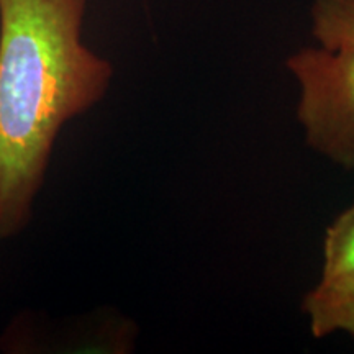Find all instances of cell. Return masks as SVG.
I'll return each instance as SVG.
<instances>
[{
  "mask_svg": "<svg viewBox=\"0 0 354 354\" xmlns=\"http://www.w3.org/2000/svg\"><path fill=\"white\" fill-rule=\"evenodd\" d=\"M86 8L0 0V240L30 223L61 130L112 82V64L82 39Z\"/></svg>",
  "mask_w": 354,
  "mask_h": 354,
  "instance_id": "obj_1",
  "label": "cell"
},
{
  "mask_svg": "<svg viewBox=\"0 0 354 354\" xmlns=\"http://www.w3.org/2000/svg\"><path fill=\"white\" fill-rule=\"evenodd\" d=\"M299 84L297 117L307 143L354 169V50L304 48L287 59Z\"/></svg>",
  "mask_w": 354,
  "mask_h": 354,
  "instance_id": "obj_2",
  "label": "cell"
},
{
  "mask_svg": "<svg viewBox=\"0 0 354 354\" xmlns=\"http://www.w3.org/2000/svg\"><path fill=\"white\" fill-rule=\"evenodd\" d=\"M315 338L343 331L354 338V279L310 290L302 302Z\"/></svg>",
  "mask_w": 354,
  "mask_h": 354,
  "instance_id": "obj_3",
  "label": "cell"
},
{
  "mask_svg": "<svg viewBox=\"0 0 354 354\" xmlns=\"http://www.w3.org/2000/svg\"><path fill=\"white\" fill-rule=\"evenodd\" d=\"M351 279H354V202L326 228L318 284L331 286Z\"/></svg>",
  "mask_w": 354,
  "mask_h": 354,
  "instance_id": "obj_4",
  "label": "cell"
},
{
  "mask_svg": "<svg viewBox=\"0 0 354 354\" xmlns=\"http://www.w3.org/2000/svg\"><path fill=\"white\" fill-rule=\"evenodd\" d=\"M312 33L328 50H354V0H315Z\"/></svg>",
  "mask_w": 354,
  "mask_h": 354,
  "instance_id": "obj_5",
  "label": "cell"
}]
</instances>
